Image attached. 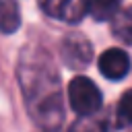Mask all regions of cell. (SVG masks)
Returning a JSON list of instances; mask_svg holds the SVG:
<instances>
[{
    "label": "cell",
    "mask_w": 132,
    "mask_h": 132,
    "mask_svg": "<svg viewBox=\"0 0 132 132\" xmlns=\"http://www.w3.org/2000/svg\"><path fill=\"white\" fill-rule=\"evenodd\" d=\"M68 103L78 116H95L103 105V97L91 78L74 76L68 82Z\"/></svg>",
    "instance_id": "obj_2"
},
{
    "label": "cell",
    "mask_w": 132,
    "mask_h": 132,
    "mask_svg": "<svg viewBox=\"0 0 132 132\" xmlns=\"http://www.w3.org/2000/svg\"><path fill=\"white\" fill-rule=\"evenodd\" d=\"M60 54H62V60H64V64L68 68L80 70V68L89 66V62L93 58V45H91V41L85 35H80V33H68L62 39Z\"/></svg>",
    "instance_id": "obj_3"
},
{
    "label": "cell",
    "mask_w": 132,
    "mask_h": 132,
    "mask_svg": "<svg viewBox=\"0 0 132 132\" xmlns=\"http://www.w3.org/2000/svg\"><path fill=\"white\" fill-rule=\"evenodd\" d=\"M118 118L126 124H132V89L126 91L118 103Z\"/></svg>",
    "instance_id": "obj_10"
},
{
    "label": "cell",
    "mask_w": 132,
    "mask_h": 132,
    "mask_svg": "<svg viewBox=\"0 0 132 132\" xmlns=\"http://www.w3.org/2000/svg\"><path fill=\"white\" fill-rule=\"evenodd\" d=\"M109 21H111V33L122 43L132 45V6L120 8Z\"/></svg>",
    "instance_id": "obj_6"
},
{
    "label": "cell",
    "mask_w": 132,
    "mask_h": 132,
    "mask_svg": "<svg viewBox=\"0 0 132 132\" xmlns=\"http://www.w3.org/2000/svg\"><path fill=\"white\" fill-rule=\"evenodd\" d=\"M68 132H107V128H105V122L95 116H80L68 128Z\"/></svg>",
    "instance_id": "obj_9"
},
{
    "label": "cell",
    "mask_w": 132,
    "mask_h": 132,
    "mask_svg": "<svg viewBox=\"0 0 132 132\" xmlns=\"http://www.w3.org/2000/svg\"><path fill=\"white\" fill-rule=\"evenodd\" d=\"M43 12L64 23H78L87 14L85 0H39Z\"/></svg>",
    "instance_id": "obj_4"
},
{
    "label": "cell",
    "mask_w": 132,
    "mask_h": 132,
    "mask_svg": "<svg viewBox=\"0 0 132 132\" xmlns=\"http://www.w3.org/2000/svg\"><path fill=\"white\" fill-rule=\"evenodd\" d=\"M87 12L95 21H109L122 6V0H85Z\"/></svg>",
    "instance_id": "obj_8"
},
{
    "label": "cell",
    "mask_w": 132,
    "mask_h": 132,
    "mask_svg": "<svg viewBox=\"0 0 132 132\" xmlns=\"http://www.w3.org/2000/svg\"><path fill=\"white\" fill-rule=\"evenodd\" d=\"M21 27V10L16 0H0V33H14Z\"/></svg>",
    "instance_id": "obj_7"
},
{
    "label": "cell",
    "mask_w": 132,
    "mask_h": 132,
    "mask_svg": "<svg viewBox=\"0 0 132 132\" xmlns=\"http://www.w3.org/2000/svg\"><path fill=\"white\" fill-rule=\"evenodd\" d=\"M99 72L109 80H122L130 72V56L120 47H109L99 56Z\"/></svg>",
    "instance_id": "obj_5"
},
{
    "label": "cell",
    "mask_w": 132,
    "mask_h": 132,
    "mask_svg": "<svg viewBox=\"0 0 132 132\" xmlns=\"http://www.w3.org/2000/svg\"><path fill=\"white\" fill-rule=\"evenodd\" d=\"M19 82L31 120L43 132H56L64 122V101L60 74L45 50L25 47L21 52Z\"/></svg>",
    "instance_id": "obj_1"
}]
</instances>
